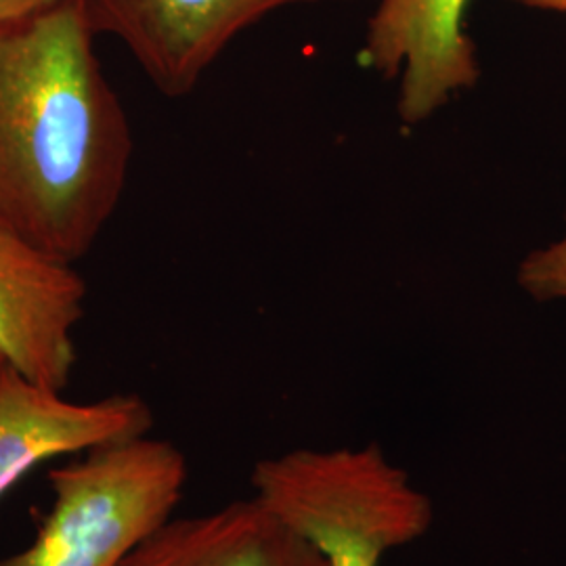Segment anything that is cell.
<instances>
[{"mask_svg": "<svg viewBox=\"0 0 566 566\" xmlns=\"http://www.w3.org/2000/svg\"><path fill=\"white\" fill-rule=\"evenodd\" d=\"M82 0L0 23V221L76 263L120 206L133 133Z\"/></svg>", "mask_w": 566, "mask_h": 566, "instance_id": "obj_1", "label": "cell"}, {"mask_svg": "<svg viewBox=\"0 0 566 566\" xmlns=\"http://www.w3.org/2000/svg\"><path fill=\"white\" fill-rule=\"evenodd\" d=\"M254 497L319 547L329 566H380L424 537L434 512L378 446L294 449L252 470Z\"/></svg>", "mask_w": 566, "mask_h": 566, "instance_id": "obj_2", "label": "cell"}, {"mask_svg": "<svg viewBox=\"0 0 566 566\" xmlns=\"http://www.w3.org/2000/svg\"><path fill=\"white\" fill-rule=\"evenodd\" d=\"M53 506L34 542L0 566H120L172 518L187 483L181 449L139 437L49 470Z\"/></svg>", "mask_w": 566, "mask_h": 566, "instance_id": "obj_3", "label": "cell"}, {"mask_svg": "<svg viewBox=\"0 0 566 566\" xmlns=\"http://www.w3.org/2000/svg\"><path fill=\"white\" fill-rule=\"evenodd\" d=\"M311 2L322 0H82L97 36L120 41L166 97L189 95L243 30Z\"/></svg>", "mask_w": 566, "mask_h": 566, "instance_id": "obj_4", "label": "cell"}, {"mask_svg": "<svg viewBox=\"0 0 566 566\" xmlns=\"http://www.w3.org/2000/svg\"><path fill=\"white\" fill-rule=\"evenodd\" d=\"M86 283L74 263L0 221V355L34 385L63 392L76 365Z\"/></svg>", "mask_w": 566, "mask_h": 566, "instance_id": "obj_5", "label": "cell"}, {"mask_svg": "<svg viewBox=\"0 0 566 566\" xmlns=\"http://www.w3.org/2000/svg\"><path fill=\"white\" fill-rule=\"evenodd\" d=\"M470 0H378L367 23L365 65L388 81L401 76L399 116L428 120L453 95L472 88L481 67L464 32Z\"/></svg>", "mask_w": 566, "mask_h": 566, "instance_id": "obj_6", "label": "cell"}, {"mask_svg": "<svg viewBox=\"0 0 566 566\" xmlns=\"http://www.w3.org/2000/svg\"><path fill=\"white\" fill-rule=\"evenodd\" d=\"M154 413L133 392L74 403L34 385L4 364L0 369V497L34 468L61 455L147 437Z\"/></svg>", "mask_w": 566, "mask_h": 566, "instance_id": "obj_7", "label": "cell"}, {"mask_svg": "<svg viewBox=\"0 0 566 566\" xmlns=\"http://www.w3.org/2000/svg\"><path fill=\"white\" fill-rule=\"evenodd\" d=\"M120 566H329L324 552L264 506L238 500L210 514L170 518Z\"/></svg>", "mask_w": 566, "mask_h": 566, "instance_id": "obj_8", "label": "cell"}, {"mask_svg": "<svg viewBox=\"0 0 566 566\" xmlns=\"http://www.w3.org/2000/svg\"><path fill=\"white\" fill-rule=\"evenodd\" d=\"M518 282L537 301L566 298V233L563 240L526 256Z\"/></svg>", "mask_w": 566, "mask_h": 566, "instance_id": "obj_9", "label": "cell"}, {"mask_svg": "<svg viewBox=\"0 0 566 566\" xmlns=\"http://www.w3.org/2000/svg\"><path fill=\"white\" fill-rule=\"evenodd\" d=\"M60 2L63 0H0V23L41 13Z\"/></svg>", "mask_w": 566, "mask_h": 566, "instance_id": "obj_10", "label": "cell"}, {"mask_svg": "<svg viewBox=\"0 0 566 566\" xmlns=\"http://www.w3.org/2000/svg\"><path fill=\"white\" fill-rule=\"evenodd\" d=\"M518 4H525L531 9H544V11H558L566 13V0H512Z\"/></svg>", "mask_w": 566, "mask_h": 566, "instance_id": "obj_11", "label": "cell"}, {"mask_svg": "<svg viewBox=\"0 0 566 566\" xmlns=\"http://www.w3.org/2000/svg\"><path fill=\"white\" fill-rule=\"evenodd\" d=\"M2 367H4V357L0 355V369H2Z\"/></svg>", "mask_w": 566, "mask_h": 566, "instance_id": "obj_12", "label": "cell"}]
</instances>
